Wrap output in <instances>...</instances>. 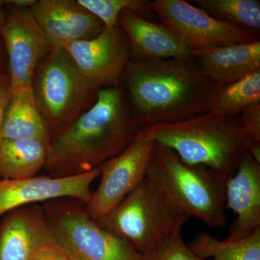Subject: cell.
I'll return each mask as SVG.
<instances>
[{"mask_svg": "<svg viewBox=\"0 0 260 260\" xmlns=\"http://www.w3.org/2000/svg\"><path fill=\"white\" fill-rule=\"evenodd\" d=\"M42 208L58 247L72 260H143L130 243L93 220L79 200H52Z\"/></svg>", "mask_w": 260, "mask_h": 260, "instance_id": "cell-6", "label": "cell"}, {"mask_svg": "<svg viewBox=\"0 0 260 260\" xmlns=\"http://www.w3.org/2000/svg\"><path fill=\"white\" fill-rule=\"evenodd\" d=\"M155 143L145 127L119 155L103 166L101 181L85 208L95 221L111 213L147 177Z\"/></svg>", "mask_w": 260, "mask_h": 260, "instance_id": "cell-8", "label": "cell"}, {"mask_svg": "<svg viewBox=\"0 0 260 260\" xmlns=\"http://www.w3.org/2000/svg\"><path fill=\"white\" fill-rule=\"evenodd\" d=\"M11 93V83L9 75L3 73L0 75V148L4 140L3 135V121Z\"/></svg>", "mask_w": 260, "mask_h": 260, "instance_id": "cell-26", "label": "cell"}, {"mask_svg": "<svg viewBox=\"0 0 260 260\" xmlns=\"http://www.w3.org/2000/svg\"><path fill=\"white\" fill-rule=\"evenodd\" d=\"M119 25L127 38L131 59L194 58V51L162 23L124 11L119 15Z\"/></svg>", "mask_w": 260, "mask_h": 260, "instance_id": "cell-16", "label": "cell"}, {"mask_svg": "<svg viewBox=\"0 0 260 260\" xmlns=\"http://www.w3.org/2000/svg\"><path fill=\"white\" fill-rule=\"evenodd\" d=\"M147 177L188 218L209 226L226 225V179L203 166L189 165L171 149L155 143Z\"/></svg>", "mask_w": 260, "mask_h": 260, "instance_id": "cell-4", "label": "cell"}, {"mask_svg": "<svg viewBox=\"0 0 260 260\" xmlns=\"http://www.w3.org/2000/svg\"><path fill=\"white\" fill-rule=\"evenodd\" d=\"M191 249L199 257L211 260H260V229L249 237L236 241L220 240L203 233Z\"/></svg>", "mask_w": 260, "mask_h": 260, "instance_id": "cell-21", "label": "cell"}, {"mask_svg": "<svg viewBox=\"0 0 260 260\" xmlns=\"http://www.w3.org/2000/svg\"><path fill=\"white\" fill-rule=\"evenodd\" d=\"M245 150L251 155V158L260 164V141L251 140L246 145Z\"/></svg>", "mask_w": 260, "mask_h": 260, "instance_id": "cell-28", "label": "cell"}, {"mask_svg": "<svg viewBox=\"0 0 260 260\" xmlns=\"http://www.w3.org/2000/svg\"><path fill=\"white\" fill-rule=\"evenodd\" d=\"M82 6L95 15L107 28L119 25V15L129 11L142 18L153 20L155 15L147 0H78Z\"/></svg>", "mask_w": 260, "mask_h": 260, "instance_id": "cell-23", "label": "cell"}, {"mask_svg": "<svg viewBox=\"0 0 260 260\" xmlns=\"http://www.w3.org/2000/svg\"><path fill=\"white\" fill-rule=\"evenodd\" d=\"M64 49L80 75L97 89L120 85L131 58L127 38L119 25L104 27L98 37L72 43Z\"/></svg>", "mask_w": 260, "mask_h": 260, "instance_id": "cell-11", "label": "cell"}, {"mask_svg": "<svg viewBox=\"0 0 260 260\" xmlns=\"http://www.w3.org/2000/svg\"><path fill=\"white\" fill-rule=\"evenodd\" d=\"M194 58L214 85H224L260 71V42L198 49L194 51Z\"/></svg>", "mask_w": 260, "mask_h": 260, "instance_id": "cell-17", "label": "cell"}, {"mask_svg": "<svg viewBox=\"0 0 260 260\" xmlns=\"http://www.w3.org/2000/svg\"><path fill=\"white\" fill-rule=\"evenodd\" d=\"M60 251H61V260H72L71 259H70L69 256H68V255H66V254H65L63 252V251L61 250V249H60Z\"/></svg>", "mask_w": 260, "mask_h": 260, "instance_id": "cell-31", "label": "cell"}, {"mask_svg": "<svg viewBox=\"0 0 260 260\" xmlns=\"http://www.w3.org/2000/svg\"><path fill=\"white\" fill-rule=\"evenodd\" d=\"M1 38H0V75L2 74L1 72V63H2V51H1Z\"/></svg>", "mask_w": 260, "mask_h": 260, "instance_id": "cell-32", "label": "cell"}, {"mask_svg": "<svg viewBox=\"0 0 260 260\" xmlns=\"http://www.w3.org/2000/svg\"><path fill=\"white\" fill-rule=\"evenodd\" d=\"M225 208L237 220L229 229L226 240L249 237L260 229V164L244 151L237 169L225 182Z\"/></svg>", "mask_w": 260, "mask_h": 260, "instance_id": "cell-15", "label": "cell"}, {"mask_svg": "<svg viewBox=\"0 0 260 260\" xmlns=\"http://www.w3.org/2000/svg\"><path fill=\"white\" fill-rule=\"evenodd\" d=\"M260 103V71L224 85H214L208 112L238 117L243 111Z\"/></svg>", "mask_w": 260, "mask_h": 260, "instance_id": "cell-20", "label": "cell"}, {"mask_svg": "<svg viewBox=\"0 0 260 260\" xmlns=\"http://www.w3.org/2000/svg\"><path fill=\"white\" fill-rule=\"evenodd\" d=\"M198 8L214 18L256 34L260 29L258 0H194Z\"/></svg>", "mask_w": 260, "mask_h": 260, "instance_id": "cell-22", "label": "cell"}, {"mask_svg": "<svg viewBox=\"0 0 260 260\" xmlns=\"http://www.w3.org/2000/svg\"><path fill=\"white\" fill-rule=\"evenodd\" d=\"M4 4L10 5L15 8L25 9V8H31L32 5L37 0H9V1H3Z\"/></svg>", "mask_w": 260, "mask_h": 260, "instance_id": "cell-29", "label": "cell"}, {"mask_svg": "<svg viewBox=\"0 0 260 260\" xmlns=\"http://www.w3.org/2000/svg\"><path fill=\"white\" fill-rule=\"evenodd\" d=\"M32 260H61V251L58 246H49L42 249Z\"/></svg>", "mask_w": 260, "mask_h": 260, "instance_id": "cell-27", "label": "cell"}, {"mask_svg": "<svg viewBox=\"0 0 260 260\" xmlns=\"http://www.w3.org/2000/svg\"><path fill=\"white\" fill-rule=\"evenodd\" d=\"M3 135L4 140L50 143V133L36 104L32 85L12 90L3 121Z\"/></svg>", "mask_w": 260, "mask_h": 260, "instance_id": "cell-18", "label": "cell"}, {"mask_svg": "<svg viewBox=\"0 0 260 260\" xmlns=\"http://www.w3.org/2000/svg\"><path fill=\"white\" fill-rule=\"evenodd\" d=\"M144 127L155 143L175 152L183 162L203 166L226 179L235 172L246 145L254 140L244 133L239 116L210 112Z\"/></svg>", "mask_w": 260, "mask_h": 260, "instance_id": "cell-3", "label": "cell"}, {"mask_svg": "<svg viewBox=\"0 0 260 260\" xmlns=\"http://www.w3.org/2000/svg\"><path fill=\"white\" fill-rule=\"evenodd\" d=\"M155 16L193 50L259 40L257 35L214 18L184 0H154Z\"/></svg>", "mask_w": 260, "mask_h": 260, "instance_id": "cell-9", "label": "cell"}, {"mask_svg": "<svg viewBox=\"0 0 260 260\" xmlns=\"http://www.w3.org/2000/svg\"><path fill=\"white\" fill-rule=\"evenodd\" d=\"M188 219L146 177L110 213L95 222L143 254L180 235Z\"/></svg>", "mask_w": 260, "mask_h": 260, "instance_id": "cell-5", "label": "cell"}, {"mask_svg": "<svg viewBox=\"0 0 260 260\" xmlns=\"http://www.w3.org/2000/svg\"><path fill=\"white\" fill-rule=\"evenodd\" d=\"M142 128L120 85L99 89L93 106L51 138L44 169L53 178L90 172L122 153Z\"/></svg>", "mask_w": 260, "mask_h": 260, "instance_id": "cell-1", "label": "cell"}, {"mask_svg": "<svg viewBox=\"0 0 260 260\" xmlns=\"http://www.w3.org/2000/svg\"><path fill=\"white\" fill-rule=\"evenodd\" d=\"M239 119L244 133L260 141V103L246 108L239 116Z\"/></svg>", "mask_w": 260, "mask_h": 260, "instance_id": "cell-25", "label": "cell"}, {"mask_svg": "<svg viewBox=\"0 0 260 260\" xmlns=\"http://www.w3.org/2000/svg\"><path fill=\"white\" fill-rule=\"evenodd\" d=\"M32 92L51 139L81 114L95 88L80 75L65 49H52L39 64Z\"/></svg>", "mask_w": 260, "mask_h": 260, "instance_id": "cell-7", "label": "cell"}, {"mask_svg": "<svg viewBox=\"0 0 260 260\" xmlns=\"http://www.w3.org/2000/svg\"><path fill=\"white\" fill-rule=\"evenodd\" d=\"M5 13H6V9L5 8V4L3 1L0 0V26L4 21Z\"/></svg>", "mask_w": 260, "mask_h": 260, "instance_id": "cell-30", "label": "cell"}, {"mask_svg": "<svg viewBox=\"0 0 260 260\" xmlns=\"http://www.w3.org/2000/svg\"><path fill=\"white\" fill-rule=\"evenodd\" d=\"M0 38L9 61L12 90L32 85L39 63L52 47L28 10L11 6L0 26Z\"/></svg>", "mask_w": 260, "mask_h": 260, "instance_id": "cell-10", "label": "cell"}, {"mask_svg": "<svg viewBox=\"0 0 260 260\" xmlns=\"http://www.w3.org/2000/svg\"><path fill=\"white\" fill-rule=\"evenodd\" d=\"M103 166L64 178L0 179V216L18 208L61 198L78 200L86 205L93 194L92 184L100 177Z\"/></svg>", "mask_w": 260, "mask_h": 260, "instance_id": "cell-12", "label": "cell"}, {"mask_svg": "<svg viewBox=\"0 0 260 260\" xmlns=\"http://www.w3.org/2000/svg\"><path fill=\"white\" fill-rule=\"evenodd\" d=\"M49 144L36 140H4L0 148V179L36 177L44 169Z\"/></svg>", "mask_w": 260, "mask_h": 260, "instance_id": "cell-19", "label": "cell"}, {"mask_svg": "<svg viewBox=\"0 0 260 260\" xmlns=\"http://www.w3.org/2000/svg\"><path fill=\"white\" fill-rule=\"evenodd\" d=\"M122 80L130 109L142 127L208 112L214 88L194 58L130 59Z\"/></svg>", "mask_w": 260, "mask_h": 260, "instance_id": "cell-2", "label": "cell"}, {"mask_svg": "<svg viewBox=\"0 0 260 260\" xmlns=\"http://www.w3.org/2000/svg\"><path fill=\"white\" fill-rule=\"evenodd\" d=\"M0 221V260H32L39 251L56 246L42 206L11 210Z\"/></svg>", "mask_w": 260, "mask_h": 260, "instance_id": "cell-14", "label": "cell"}, {"mask_svg": "<svg viewBox=\"0 0 260 260\" xmlns=\"http://www.w3.org/2000/svg\"><path fill=\"white\" fill-rule=\"evenodd\" d=\"M143 260H205L186 245L180 235L142 254Z\"/></svg>", "mask_w": 260, "mask_h": 260, "instance_id": "cell-24", "label": "cell"}, {"mask_svg": "<svg viewBox=\"0 0 260 260\" xmlns=\"http://www.w3.org/2000/svg\"><path fill=\"white\" fill-rule=\"evenodd\" d=\"M29 12L47 36L52 49L93 39L104 25L78 0H39Z\"/></svg>", "mask_w": 260, "mask_h": 260, "instance_id": "cell-13", "label": "cell"}]
</instances>
